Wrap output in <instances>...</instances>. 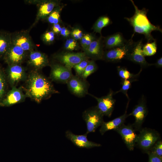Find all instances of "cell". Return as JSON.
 Wrapping results in <instances>:
<instances>
[{
    "label": "cell",
    "instance_id": "1",
    "mask_svg": "<svg viewBox=\"0 0 162 162\" xmlns=\"http://www.w3.org/2000/svg\"><path fill=\"white\" fill-rule=\"evenodd\" d=\"M25 88L26 96L38 103L57 93L51 81L38 70H34L27 76Z\"/></svg>",
    "mask_w": 162,
    "mask_h": 162
},
{
    "label": "cell",
    "instance_id": "2",
    "mask_svg": "<svg viewBox=\"0 0 162 162\" xmlns=\"http://www.w3.org/2000/svg\"><path fill=\"white\" fill-rule=\"evenodd\" d=\"M130 1L135 9L134 14L131 17L124 18L129 22L133 28L134 33L132 35L134 36L135 33L143 34L148 42L153 41L155 39L152 36V32L157 31L162 33V29L159 26H155L150 22L147 16L148 9L143 8L140 10L133 0Z\"/></svg>",
    "mask_w": 162,
    "mask_h": 162
},
{
    "label": "cell",
    "instance_id": "3",
    "mask_svg": "<svg viewBox=\"0 0 162 162\" xmlns=\"http://www.w3.org/2000/svg\"><path fill=\"white\" fill-rule=\"evenodd\" d=\"M137 135L136 145L141 150L147 153L157 141L160 139L159 133L154 129L145 128H142Z\"/></svg>",
    "mask_w": 162,
    "mask_h": 162
},
{
    "label": "cell",
    "instance_id": "4",
    "mask_svg": "<svg viewBox=\"0 0 162 162\" xmlns=\"http://www.w3.org/2000/svg\"><path fill=\"white\" fill-rule=\"evenodd\" d=\"M104 115L96 106L85 110L82 113V117L87 127L86 134L94 132L104 122Z\"/></svg>",
    "mask_w": 162,
    "mask_h": 162
},
{
    "label": "cell",
    "instance_id": "5",
    "mask_svg": "<svg viewBox=\"0 0 162 162\" xmlns=\"http://www.w3.org/2000/svg\"><path fill=\"white\" fill-rule=\"evenodd\" d=\"M133 37L132 35L124 46L109 49L104 52L103 59L107 62H117L126 59L134 42L132 40Z\"/></svg>",
    "mask_w": 162,
    "mask_h": 162
},
{
    "label": "cell",
    "instance_id": "6",
    "mask_svg": "<svg viewBox=\"0 0 162 162\" xmlns=\"http://www.w3.org/2000/svg\"><path fill=\"white\" fill-rule=\"evenodd\" d=\"M148 113L146 100L143 95L140 100L138 104L134 107L129 116H134L135 121L132 124L135 131H140Z\"/></svg>",
    "mask_w": 162,
    "mask_h": 162
},
{
    "label": "cell",
    "instance_id": "7",
    "mask_svg": "<svg viewBox=\"0 0 162 162\" xmlns=\"http://www.w3.org/2000/svg\"><path fill=\"white\" fill-rule=\"evenodd\" d=\"M30 30L29 29L11 33L12 44L20 47L28 53L34 50L35 47L30 35Z\"/></svg>",
    "mask_w": 162,
    "mask_h": 162
},
{
    "label": "cell",
    "instance_id": "8",
    "mask_svg": "<svg viewBox=\"0 0 162 162\" xmlns=\"http://www.w3.org/2000/svg\"><path fill=\"white\" fill-rule=\"evenodd\" d=\"M5 71L8 82L12 87L26 80L27 76L25 68L21 64L8 65Z\"/></svg>",
    "mask_w": 162,
    "mask_h": 162
},
{
    "label": "cell",
    "instance_id": "9",
    "mask_svg": "<svg viewBox=\"0 0 162 162\" xmlns=\"http://www.w3.org/2000/svg\"><path fill=\"white\" fill-rule=\"evenodd\" d=\"M24 88L21 87H12L0 103V106L8 107L23 102L27 97Z\"/></svg>",
    "mask_w": 162,
    "mask_h": 162
},
{
    "label": "cell",
    "instance_id": "10",
    "mask_svg": "<svg viewBox=\"0 0 162 162\" xmlns=\"http://www.w3.org/2000/svg\"><path fill=\"white\" fill-rule=\"evenodd\" d=\"M54 58L64 65L71 69L76 65L88 58L84 52L60 53L55 55Z\"/></svg>",
    "mask_w": 162,
    "mask_h": 162
},
{
    "label": "cell",
    "instance_id": "11",
    "mask_svg": "<svg viewBox=\"0 0 162 162\" xmlns=\"http://www.w3.org/2000/svg\"><path fill=\"white\" fill-rule=\"evenodd\" d=\"M143 45L142 40L134 42L126 58L140 65L142 68L153 65L146 60L142 51Z\"/></svg>",
    "mask_w": 162,
    "mask_h": 162
},
{
    "label": "cell",
    "instance_id": "12",
    "mask_svg": "<svg viewBox=\"0 0 162 162\" xmlns=\"http://www.w3.org/2000/svg\"><path fill=\"white\" fill-rule=\"evenodd\" d=\"M97 100L96 106L100 112L104 115L110 117L112 113L116 102V100L113 96L114 92L110 90L108 94L100 98H98L90 94Z\"/></svg>",
    "mask_w": 162,
    "mask_h": 162
},
{
    "label": "cell",
    "instance_id": "13",
    "mask_svg": "<svg viewBox=\"0 0 162 162\" xmlns=\"http://www.w3.org/2000/svg\"><path fill=\"white\" fill-rule=\"evenodd\" d=\"M28 53L20 47L12 44L3 59L8 65L21 64L26 58Z\"/></svg>",
    "mask_w": 162,
    "mask_h": 162
},
{
    "label": "cell",
    "instance_id": "14",
    "mask_svg": "<svg viewBox=\"0 0 162 162\" xmlns=\"http://www.w3.org/2000/svg\"><path fill=\"white\" fill-rule=\"evenodd\" d=\"M114 130L121 136L128 149L133 150L136 146L137 134L132 124H124Z\"/></svg>",
    "mask_w": 162,
    "mask_h": 162
},
{
    "label": "cell",
    "instance_id": "15",
    "mask_svg": "<svg viewBox=\"0 0 162 162\" xmlns=\"http://www.w3.org/2000/svg\"><path fill=\"white\" fill-rule=\"evenodd\" d=\"M73 75L71 69L64 65L56 64L51 66L50 77L53 81L67 83Z\"/></svg>",
    "mask_w": 162,
    "mask_h": 162
},
{
    "label": "cell",
    "instance_id": "16",
    "mask_svg": "<svg viewBox=\"0 0 162 162\" xmlns=\"http://www.w3.org/2000/svg\"><path fill=\"white\" fill-rule=\"evenodd\" d=\"M70 91L78 97H82L88 93V85L86 80L73 75L67 83Z\"/></svg>",
    "mask_w": 162,
    "mask_h": 162
},
{
    "label": "cell",
    "instance_id": "17",
    "mask_svg": "<svg viewBox=\"0 0 162 162\" xmlns=\"http://www.w3.org/2000/svg\"><path fill=\"white\" fill-rule=\"evenodd\" d=\"M65 134L66 138L78 147L89 149L101 146L99 143L88 140L86 133L83 135H76L70 131L67 130Z\"/></svg>",
    "mask_w": 162,
    "mask_h": 162
},
{
    "label": "cell",
    "instance_id": "18",
    "mask_svg": "<svg viewBox=\"0 0 162 162\" xmlns=\"http://www.w3.org/2000/svg\"><path fill=\"white\" fill-rule=\"evenodd\" d=\"M28 56V63L34 70H38L49 64L47 56L40 52L32 51L29 52Z\"/></svg>",
    "mask_w": 162,
    "mask_h": 162
},
{
    "label": "cell",
    "instance_id": "19",
    "mask_svg": "<svg viewBox=\"0 0 162 162\" xmlns=\"http://www.w3.org/2000/svg\"><path fill=\"white\" fill-rule=\"evenodd\" d=\"M56 2L53 1H42L38 4L39 8L34 22L30 28L34 26L39 20L47 17L56 6Z\"/></svg>",
    "mask_w": 162,
    "mask_h": 162
},
{
    "label": "cell",
    "instance_id": "20",
    "mask_svg": "<svg viewBox=\"0 0 162 162\" xmlns=\"http://www.w3.org/2000/svg\"><path fill=\"white\" fill-rule=\"evenodd\" d=\"M128 100L125 112L123 115L110 121L103 122L99 130L101 135H103L107 131L114 130L124 124L126 118L129 116L127 113L130 100Z\"/></svg>",
    "mask_w": 162,
    "mask_h": 162
},
{
    "label": "cell",
    "instance_id": "21",
    "mask_svg": "<svg viewBox=\"0 0 162 162\" xmlns=\"http://www.w3.org/2000/svg\"><path fill=\"white\" fill-rule=\"evenodd\" d=\"M101 39H94L84 50L87 57L95 60L103 59L104 52L102 49Z\"/></svg>",
    "mask_w": 162,
    "mask_h": 162
},
{
    "label": "cell",
    "instance_id": "22",
    "mask_svg": "<svg viewBox=\"0 0 162 162\" xmlns=\"http://www.w3.org/2000/svg\"><path fill=\"white\" fill-rule=\"evenodd\" d=\"M120 32L108 36L105 39V47L109 50L124 46L127 42Z\"/></svg>",
    "mask_w": 162,
    "mask_h": 162
},
{
    "label": "cell",
    "instance_id": "23",
    "mask_svg": "<svg viewBox=\"0 0 162 162\" xmlns=\"http://www.w3.org/2000/svg\"><path fill=\"white\" fill-rule=\"evenodd\" d=\"M12 44L11 33L0 30V59H3Z\"/></svg>",
    "mask_w": 162,
    "mask_h": 162
},
{
    "label": "cell",
    "instance_id": "24",
    "mask_svg": "<svg viewBox=\"0 0 162 162\" xmlns=\"http://www.w3.org/2000/svg\"><path fill=\"white\" fill-rule=\"evenodd\" d=\"M117 69L118 74L122 80H129L133 82L137 81V78L142 70L141 68L138 73L134 74L131 73L124 67L118 66L117 67Z\"/></svg>",
    "mask_w": 162,
    "mask_h": 162
},
{
    "label": "cell",
    "instance_id": "25",
    "mask_svg": "<svg viewBox=\"0 0 162 162\" xmlns=\"http://www.w3.org/2000/svg\"><path fill=\"white\" fill-rule=\"evenodd\" d=\"M8 83L5 71L0 65V103L8 92Z\"/></svg>",
    "mask_w": 162,
    "mask_h": 162
},
{
    "label": "cell",
    "instance_id": "26",
    "mask_svg": "<svg viewBox=\"0 0 162 162\" xmlns=\"http://www.w3.org/2000/svg\"><path fill=\"white\" fill-rule=\"evenodd\" d=\"M112 23L110 18L106 16H102L99 17L94 25L93 28L96 33L101 34V31L103 28Z\"/></svg>",
    "mask_w": 162,
    "mask_h": 162
},
{
    "label": "cell",
    "instance_id": "27",
    "mask_svg": "<svg viewBox=\"0 0 162 162\" xmlns=\"http://www.w3.org/2000/svg\"><path fill=\"white\" fill-rule=\"evenodd\" d=\"M142 51L144 56H151L154 55L157 51V45L155 39L152 42H147L143 45Z\"/></svg>",
    "mask_w": 162,
    "mask_h": 162
},
{
    "label": "cell",
    "instance_id": "28",
    "mask_svg": "<svg viewBox=\"0 0 162 162\" xmlns=\"http://www.w3.org/2000/svg\"><path fill=\"white\" fill-rule=\"evenodd\" d=\"M97 69L98 67L95 62L93 60L89 61L80 78L86 80L88 76L95 72Z\"/></svg>",
    "mask_w": 162,
    "mask_h": 162
},
{
    "label": "cell",
    "instance_id": "29",
    "mask_svg": "<svg viewBox=\"0 0 162 162\" xmlns=\"http://www.w3.org/2000/svg\"><path fill=\"white\" fill-rule=\"evenodd\" d=\"M152 153L162 159V141L160 139L156 142L147 153Z\"/></svg>",
    "mask_w": 162,
    "mask_h": 162
},
{
    "label": "cell",
    "instance_id": "30",
    "mask_svg": "<svg viewBox=\"0 0 162 162\" xmlns=\"http://www.w3.org/2000/svg\"><path fill=\"white\" fill-rule=\"evenodd\" d=\"M133 82L129 80H122L121 83L122 86L121 89L116 92H114V95L121 92L124 94L127 97L128 100H130L129 98L128 91L130 88L131 85V83Z\"/></svg>",
    "mask_w": 162,
    "mask_h": 162
},
{
    "label": "cell",
    "instance_id": "31",
    "mask_svg": "<svg viewBox=\"0 0 162 162\" xmlns=\"http://www.w3.org/2000/svg\"><path fill=\"white\" fill-rule=\"evenodd\" d=\"M89 62L88 58L86 59L76 65L73 67L75 70L76 76L81 77Z\"/></svg>",
    "mask_w": 162,
    "mask_h": 162
},
{
    "label": "cell",
    "instance_id": "32",
    "mask_svg": "<svg viewBox=\"0 0 162 162\" xmlns=\"http://www.w3.org/2000/svg\"><path fill=\"white\" fill-rule=\"evenodd\" d=\"M94 39V37L89 34H86L83 36L80 39V43L84 50L88 46Z\"/></svg>",
    "mask_w": 162,
    "mask_h": 162
},
{
    "label": "cell",
    "instance_id": "33",
    "mask_svg": "<svg viewBox=\"0 0 162 162\" xmlns=\"http://www.w3.org/2000/svg\"><path fill=\"white\" fill-rule=\"evenodd\" d=\"M60 17L59 11L57 9L53 10L48 16L47 20L51 24H57L59 22Z\"/></svg>",
    "mask_w": 162,
    "mask_h": 162
},
{
    "label": "cell",
    "instance_id": "34",
    "mask_svg": "<svg viewBox=\"0 0 162 162\" xmlns=\"http://www.w3.org/2000/svg\"><path fill=\"white\" fill-rule=\"evenodd\" d=\"M41 38L44 43L51 44L55 40V33L52 31H47L42 35Z\"/></svg>",
    "mask_w": 162,
    "mask_h": 162
},
{
    "label": "cell",
    "instance_id": "35",
    "mask_svg": "<svg viewBox=\"0 0 162 162\" xmlns=\"http://www.w3.org/2000/svg\"><path fill=\"white\" fill-rule=\"evenodd\" d=\"M77 46L76 40L72 38L67 39L64 44V48L69 51H73L76 49Z\"/></svg>",
    "mask_w": 162,
    "mask_h": 162
},
{
    "label": "cell",
    "instance_id": "36",
    "mask_svg": "<svg viewBox=\"0 0 162 162\" xmlns=\"http://www.w3.org/2000/svg\"><path fill=\"white\" fill-rule=\"evenodd\" d=\"M71 34L75 40L81 39L83 37L82 31L78 28H76L72 31Z\"/></svg>",
    "mask_w": 162,
    "mask_h": 162
},
{
    "label": "cell",
    "instance_id": "37",
    "mask_svg": "<svg viewBox=\"0 0 162 162\" xmlns=\"http://www.w3.org/2000/svg\"><path fill=\"white\" fill-rule=\"evenodd\" d=\"M149 156L148 162H162V159L150 152H148Z\"/></svg>",
    "mask_w": 162,
    "mask_h": 162
},
{
    "label": "cell",
    "instance_id": "38",
    "mask_svg": "<svg viewBox=\"0 0 162 162\" xmlns=\"http://www.w3.org/2000/svg\"><path fill=\"white\" fill-rule=\"evenodd\" d=\"M62 29V27L58 23L53 24L52 27V31L56 34H58L60 33Z\"/></svg>",
    "mask_w": 162,
    "mask_h": 162
},
{
    "label": "cell",
    "instance_id": "39",
    "mask_svg": "<svg viewBox=\"0 0 162 162\" xmlns=\"http://www.w3.org/2000/svg\"><path fill=\"white\" fill-rule=\"evenodd\" d=\"M61 34L64 37H66L69 36L70 34V31L65 27L62 28L60 32Z\"/></svg>",
    "mask_w": 162,
    "mask_h": 162
},
{
    "label": "cell",
    "instance_id": "40",
    "mask_svg": "<svg viewBox=\"0 0 162 162\" xmlns=\"http://www.w3.org/2000/svg\"><path fill=\"white\" fill-rule=\"evenodd\" d=\"M153 65H154L157 68H161L162 67V57H161L158 59L155 63L153 64Z\"/></svg>",
    "mask_w": 162,
    "mask_h": 162
}]
</instances>
